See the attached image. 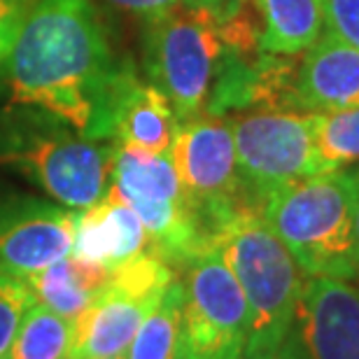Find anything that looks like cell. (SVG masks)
Segmentation results:
<instances>
[{"mask_svg":"<svg viewBox=\"0 0 359 359\" xmlns=\"http://www.w3.org/2000/svg\"><path fill=\"white\" fill-rule=\"evenodd\" d=\"M7 87L17 105H35L107 140V105L124 66L112 61L91 0H35L7 54Z\"/></svg>","mask_w":359,"mask_h":359,"instance_id":"1","label":"cell"},{"mask_svg":"<svg viewBox=\"0 0 359 359\" xmlns=\"http://www.w3.org/2000/svg\"><path fill=\"white\" fill-rule=\"evenodd\" d=\"M212 245L224 257L248 299L245 359H266L297 325L306 285L304 271L255 205L231 215L215 236Z\"/></svg>","mask_w":359,"mask_h":359,"instance_id":"2","label":"cell"},{"mask_svg":"<svg viewBox=\"0 0 359 359\" xmlns=\"http://www.w3.org/2000/svg\"><path fill=\"white\" fill-rule=\"evenodd\" d=\"M262 212L308 278L359 280L355 173L325 170L273 191Z\"/></svg>","mask_w":359,"mask_h":359,"instance_id":"3","label":"cell"},{"mask_svg":"<svg viewBox=\"0 0 359 359\" xmlns=\"http://www.w3.org/2000/svg\"><path fill=\"white\" fill-rule=\"evenodd\" d=\"M145 35L147 75L168 96L177 124L203 114L226 54L215 14L180 3L149 19Z\"/></svg>","mask_w":359,"mask_h":359,"instance_id":"4","label":"cell"},{"mask_svg":"<svg viewBox=\"0 0 359 359\" xmlns=\"http://www.w3.org/2000/svg\"><path fill=\"white\" fill-rule=\"evenodd\" d=\"M315 117L318 112L290 107H250L229 117L241 182L257 208L273 191L322 173L315 154Z\"/></svg>","mask_w":359,"mask_h":359,"instance_id":"5","label":"cell"},{"mask_svg":"<svg viewBox=\"0 0 359 359\" xmlns=\"http://www.w3.org/2000/svg\"><path fill=\"white\" fill-rule=\"evenodd\" d=\"M170 156L180 184L212 241L231 215L241 208L255 205L238 175L233 128L229 117L203 112L194 119L180 121Z\"/></svg>","mask_w":359,"mask_h":359,"instance_id":"6","label":"cell"},{"mask_svg":"<svg viewBox=\"0 0 359 359\" xmlns=\"http://www.w3.org/2000/svg\"><path fill=\"white\" fill-rule=\"evenodd\" d=\"M182 271V332L175 359L245 353L250 308L238 280L215 245L191 257Z\"/></svg>","mask_w":359,"mask_h":359,"instance_id":"7","label":"cell"},{"mask_svg":"<svg viewBox=\"0 0 359 359\" xmlns=\"http://www.w3.org/2000/svg\"><path fill=\"white\" fill-rule=\"evenodd\" d=\"M114 152L117 145L100 140L52 135L0 154V163H14L61 205L87 210L110 189Z\"/></svg>","mask_w":359,"mask_h":359,"instance_id":"8","label":"cell"},{"mask_svg":"<svg viewBox=\"0 0 359 359\" xmlns=\"http://www.w3.org/2000/svg\"><path fill=\"white\" fill-rule=\"evenodd\" d=\"M161 290L126 273H110L103 292L75 320V346L70 359L124 355L142 320L159 306Z\"/></svg>","mask_w":359,"mask_h":359,"instance_id":"9","label":"cell"},{"mask_svg":"<svg viewBox=\"0 0 359 359\" xmlns=\"http://www.w3.org/2000/svg\"><path fill=\"white\" fill-rule=\"evenodd\" d=\"M297 327L313 359H359V287L339 278H308Z\"/></svg>","mask_w":359,"mask_h":359,"instance_id":"10","label":"cell"},{"mask_svg":"<svg viewBox=\"0 0 359 359\" xmlns=\"http://www.w3.org/2000/svg\"><path fill=\"white\" fill-rule=\"evenodd\" d=\"M75 212L28 205L0 215V271L31 278L73 252Z\"/></svg>","mask_w":359,"mask_h":359,"instance_id":"11","label":"cell"},{"mask_svg":"<svg viewBox=\"0 0 359 359\" xmlns=\"http://www.w3.org/2000/svg\"><path fill=\"white\" fill-rule=\"evenodd\" d=\"M294 110L336 112L359 105V49L327 31L301 54L292 80Z\"/></svg>","mask_w":359,"mask_h":359,"instance_id":"12","label":"cell"},{"mask_svg":"<svg viewBox=\"0 0 359 359\" xmlns=\"http://www.w3.org/2000/svg\"><path fill=\"white\" fill-rule=\"evenodd\" d=\"M177 117L168 96L124 66L107 105V140L149 154L170 152Z\"/></svg>","mask_w":359,"mask_h":359,"instance_id":"13","label":"cell"},{"mask_svg":"<svg viewBox=\"0 0 359 359\" xmlns=\"http://www.w3.org/2000/svg\"><path fill=\"white\" fill-rule=\"evenodd\" d=\"M147 250L145 226L112 184L96 205L75 215L73 257L77 259L114 269Z\"/></svg>","mask_w":359,"mask_h":359,"instance_id":"14","label":"cell"},{"mask_svg":"<svg viewBox=\"0 0 359 359\" xmlns=\"http://www.w3.org/2000/svg\"><path fill=\"white\" fill-rule=\"evenodd\" d=\"M107 278H110V269L68 255L45 271L26 278V285L31 287L38 304L68 320H77L103 292Z\"/></svg>","mask_w":359,"mask_h":359,"instance_id":"15","label":"cell"},{"mask_svg":"<svg viewBox=\"0 0 359 359\" xmlns=\"http://www.w3.org/2000/svg\"><path fill=\"white\" fill-rule=\"evenodd\" d=\"M264 54L299 56L325 33L322 0H257Z\"/></svg>","mask_w":359,"mask_h":359,"instance_id":"16","label":"cell"},{"mask_svg":"<svg viewBox=\"0 0 359 359\" xmlns=\"http://www.w3.org/2000/svg\"><path fill=\"white\" fill-rule=\"evenodd\" d=\"M112 187L128 203L131 201L168 203V201L187 198L170 152L149 154L117 145L112 166Z\"/></svg>","mask_w":359,"mask_h":359,"instance_id":"17","label":"cell"},{"mask_svg":"<svg viewBox=\"0 0 359 359\" xmlns=\"http://www.w3.org/2000/svg\"><path fill=\"white\" fill-rule=\"evenodd\" d=\"M75 346V320L35 304L21 320V327L7 359H70Z\"/></svg>","mask_w":359,"mask_h":359,"instance_id":"18","label":"cell"},{"mask_svg":"<svg viewBox=\"0 0 359 359\" xmlns=\"http://www.w3.org/2000/svg\"><path fill=\"white\" fill-rule=\"evenodd\" d=\"M182 332V285L175 278L159 306L142 320L128 346V359H175Z\"/></svg>","mask_w":359,"mask_h":359,"instance_id":"19","label":"cell"},{"mask_svg":"<svg viewBox=\"0 0 359 359\" xmlns=\"http://www.w3.org/2000/svg\"><path fill=\"white\" fill-rule=\"evenodd\" d=\"M315 154L320 170H346L359 163V105L315 117Z\"/></svg>","mask_w":359,"mask_h":359,"instance_id":"20","label":"cell"},{"mask_svg":"<svg viewBox=\"0 0 359 359\" xmlns=\"http://www.w3.org/2000/svg\"><path fill=\"white\" fill-rule=\"evenodd\" d=\"M33 304L35 297L26 280L0 271V359H7L21 320Z\"/></svg>","mask_w":359,"mask_h":359,"instance_id":"21","label":"cell"},{"mask_svg":"<svg viewBox=\"0 0 359 359\" xmlns=\"http://www.w3.org/2000/svg\"><path fill=\"white\" fill-rule=\"evenodd\" d=\"M325 28L359 49V0H322Z\"/></svg>","mask_w":359,"mask_h":359,"instance_id":"22","label":"cell"},{"mask_svg":"<svg viewBox=\"0 0 359 359\" xmlns=\"http://www.w3.org/2000/svg\"><path fill=\"white\" fill-rule=\"evenodd\" d=\"M35 0H0V63L7 59Z\"/></svg>","mask_w":359,"mask_h":359,"instance_id":"23","label":"cell"},{"mask_svg":"<svg viewBox=\"0 0 359 359\" xmlns=\"http://www.w3.org/2000/svg\"><path fill=\"white\" fill-rule=\"evenodd\" d=\"M107 3H112L114 7H119V10H124V12L138 14V17L149 21L177 7L180 0H107Z\"/></svg>","mask_w":359,"mask_h":359,"instance_id":"24","label":"cell"},{"mask_svg":"<svg viewBox=\"0 0 359 359\" xmlns=\"http://www.w3.org/2000/svg\"><path fill=\"white\" fill-rule=\"evenodd\" d=\"M266 359H313V357H311V353H308V348H306V343H304V336H301V332H299V327L294 325V329L285 336V341L280 343L276 353L269 355Z\"/></svg>","mask_w":359,"mask_h":359,"instance_id":"25","label":"cell"},{"mask_svg":"<svg viewBox=\"0 0 359 359\" xmlns=\"http://www.w3.org/2000/svg\"><path fill=\"white\" fill-rule=\"evenodd\" d=\"M182 5H189V7H203V10H210L212 14H219L224 12L226 7H231L233 3L238 0H180Z\"/></svg>","mask_w":359,"mask_h":359,"instance_id":"26","label":"cell"},{"mask_svg":"<svg viewBox=\"0 0 359 359\" xmlns=\"http://www.w3.org/2000/svg\"><path fill=\"white\" fill-rule=\"evenodd\" d=\"M355 243L359 257V170H355Z\"/></svg>","mask_w":359,"mask_h":359,"instance_id":"27","label":"cell"},{"mask_svg":"<svg viewBox=\"0 0 359 359\" xmlns=\"http://www.w3.org/2000/svg\"><path fill=\"white\" fill-rule=\"evenodd\" d=\"M205 359H245L243 350H236V353H224V355H215V357H205Z\"/></svg>","mask_w":359,"mask_h":359,"instance_id":"28","label":"cell"},{"mask_svg":"<svg viewBox=\"0 0 359 359\" xmlns=\"http://www.w3.org/2000/svg\"><path fill=\"white\" fill-rule=\"evenodd\" d=\"M93 359H124V357L117 355V357H93Z\"/></svg>","mask_w":359,"mask_h":359,"instance_id":"29","label":"cell"}]
</instances>
